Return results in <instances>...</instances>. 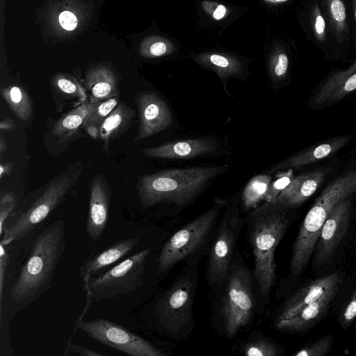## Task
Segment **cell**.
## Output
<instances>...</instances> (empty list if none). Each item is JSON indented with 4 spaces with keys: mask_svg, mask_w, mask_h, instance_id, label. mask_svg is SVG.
<instances>
[{
    "mask_svg": "<svg viewBox=\"0 0 356 356\" xmlns=\"http://www.w3.org/2000/svg\"><path fill=\"white\" fill-rule=\"evenodd\" d=\"M66 225L56 220L38 231L32 238L10 291V298L26 306L46 291L65 248Z\"/></svg>",
    "mask_w": 356,
    "mask_h": 356,
    "instance_id": "6da1fadb",
    "label": "cell"
},
{
    "mask_svg": "<svg viewBox=\"0 0 356 356\" xmlns=\"http://www.w3.org/2000/svg\"><path fill=\"white\" fill-rule=\"evenodd\" d=\"M290 208L265 202L247 218L254 257V275L260 293L267 296L276 277L275 250L289 225Z\"/></svg>",
    "mask_w": 356,
    "mask_h": 356,
    "instance_id": "7a4b0ae2",
    "label": "cell"
},
{
    "mask_svg": "<svg viewBox=\"0 0 356 356\" xmlns=\"http://www.w3.org/2000/svg\"><path fill=\"white\" fill-rule=\"evenodd\" d=\"M227 170L225 166H205L170 169L144 175L136 184L143 207L159 203L181 206L191 202L214 178Z\"/></svg>",
    "mask_w": 356,
    "mask_h": 356,
    "instance_id": "3957f363",
    "label": "cell"
},
{
    "mask_svg": "<svg viewBox=\"0 0 356 356\" xmlns=\"http://www.w3.org/2000/svg\"><path fill=\"white\" fill-rule=\"evenodd\" d=\"M83 165L75 163L54 177L43 193L31 203L15 208L0 234L1 243L6 246L35 231L64 201L70 189L78 181Z\"/></svg>",
    "mask_w": 356,
    "mask_h": 356,
    "instance_id": "277c9868",
    "label": "cell"
},
{
    "mask_svg": "<svg viewBox=\"0 0 356 356\" xmlns=\"http://www.w3.org/2000/svg\"><path fill=\"white\" fill-rule=\"evenodd\" d=\"M151 248L143 249L89 280L84 290L95 301L109 300L140 289Z\"/></svg>",
    "mask_w": 356,
    "mask_h": 356,
    "instance_id": "5b68a950",
    "label": "cell"
},
{
    "mask_svg": "<svg viewBox=\"0 0 356 356\" xmlns=\"http://www.w3.org/2000/svg\"><path fill=\"white\" fill-rule=\"evenodd\" d=\"M226 278L220 315L226 334L232 337L249 323L254 298L250 273L245 266L234 261Z\"/></svg>",
    "mask_w": 356,
    "mask_h": 356,
    "instance_id": "8992f818",
    "label": "cell"
},
{
    "mask_svg": "<svg viewBox=\"0 0 356 356\" xmlns=\"http://www.w3.org/2000/svg\"><path fill=\"white\" fill-rule=\"evenodd\" d=\"M224 206L225 200L216 199L212 207L189 222L166 241L158 259L160 272L171 268L203 245Z\"/></svg>",
    "mask_w": 356,
    "mask_h": 356,
    "instance_id": "52a82bcc",
    "label": "cell"
},
{
    "mask_svg": "<svg viewBox=\"0 0 356 356\" xmlns=\"http://www.w3.org/2000/svg\"><path fill=\"white\" fill-rule=\"evenodd\" d=\"M238 200V197H234L227 204L210 250L207 278L211 286L223 282L231 266L234 248L243 226Z\"/></svg>",
    "mask_w": 356,
    "mask_h": 356,
    "instance_id": "ba28073f",
    "label": "cell"
},
{
    "mask_svg": "<svg viewBox=\"0 0 356 356\" xmlns=\"http://www.w3.org/2000/svg\"><path fill=\"white\" fill-rule=\"evenodd\" d=\"M80 329L98 342L131 356H163L152 343L126 327L103 318L76 322Z\"/></svg>",
    "mask_w": 356,
    "mask_h": 356,
    "instance_id": "9c48e42d",
    "label": "cell"
},
{
    "mask_svg": "<svg viewBox=\"0 0 356 356\" xmlns=\"http://www.w3.org/2000/svg\"><path fill=\"white\" fill-rule=\"evenodd\" d=\"M195 285L191 278H179L159 300L156 315L159 323L166 330L176 332L190 322Z\"/></svg>",
    "mask_w": 356,
    "mask_h": 356,
    "instance_id": "30bf717a",
    "label": "cell"
},
{
    "mask_svg": "<svg viewBox=\"0 0 356 356\" xmlns=\"http://www.w3.org/2000/svg\"><path fill=\"white\" fill-rule=\"evenodd\" d=\"M352 202L349 197L338 202L330 211L321 230L314 251V264L318 266L327 263L349 225Z\"/></svg>",
    "mask_w": 356,
    "mask_h": 356,
    "instance_id": "8fae6325",
    "label": "cell"
},
{
    "mask_svg": "<svg viewBox=\"0 0 356 356\" xmlns=\"http://www.w3.org/2000/svg\"><path fill=\"white\" fill-rule=\"evenodd\" d=\"M140 125L135 140L139 141L167 129L172 122L171 111L155 92L145 91L136 97Z\"/></svg>",
    "mask_w": 356,
    "mask_h": 356,
    "instance_id": "7c38bea8",
    "label": "cell"
},
{
    "mask_svg": "<svg viewBox=\"0 0 356 356\" xmlns=\"http://www.w3.org/2000/svg\"><path fill=\"white\" fill-rule=\"evenodd\" d=\"M190 57L202 67L214 72L225 81L234 77L243 79L248 72L249 58L234 52L211 49L193 52Z\"/></svg>",
    "mask_w": 356,
    "mask_h": 356,
    "instance_id": "4fadbf2b",
    "label": "cell"
},
{
    "mask_svg": "<svg viewBox=\"0 0 356 356\" xmlns=\"http://www.w3.org/2000/svg\"><path fill=\"white\" fill-rule=\"evenodd\" d=\"M111 192L105 179L97 175L91 181L90 202L86 229L94 243L98 242L104 232L108 218Z\"/></svg>",
    "mask_w": 356,
    "mask_h": 356,
    "instance_id": "5bb4252c",
    "label": "cell"
},
{
    "mask_svg": "<svg viewBox=\"0 0 356 356\" xmlns=\"http://www.w3.org/2000/svg\"><path fill=\"white\" fill-rule=\"evenodd\" d=\"M248 11V7L221 0H197L195 13L202 29L223 30Z\"/></svg>",
    "mask_w": 356,
    "mask_h": 356,
    "instance_id": "9a60e30c",
    "label": "cell"
},
{
    "mask_svg": "<svg viewBox=\"0 0 356 356\" xmlns=\"http://www.w3.org/2000/svg\"><path fill=\"white\" fill-rule=\"evenodd\" d=\"M340 284L336 285L315 302L301 308L293 315L277 321V329L289 332H302L314 326L326 313Z\"/></svg>",
    "mask_w": 356,
    "mask_h": 356,
    "instance_id": "2e32d148",
    "label": "cell"
},
{
    "mask_svg": "<svg viewBox=\"0 0 356 356\" xmlns=\"http://www.w3.org/2000/svg\"><path fill=\"white\" fill-rule=\"evenodd\" d=\"M327 170H315L291 179L289 184L269 202L292 208L300 205L312 196L323 182Z\"/></svg>",
    "mask_w": 356,
    "mask_h": 356,
    "instance_id": "e0dca14e",
    "label": "cell"
},
{
    "mask_svg": "<svg viewBox=\"0 0 356 356\" xmlns=\"http://www.w3.org/2000/svg\"><path fill=\"white\" fill-rule=\"evenodd\" d=\"M216 141L209 138H196L171 142L142 150L144 155L159 159H186L214 152Z\"/></svg>",
    "mask_w": 356,
    "mask_h": 356,
    "instance_id": "ac0fdd59",
    "label": "cell"
},
{
    "mask_svg": "<svg viewBox=\"0 0 356 356\" xmlns=\"http://www.w3.org/2000/svg\"><path fill=\"white\" fill-rule=\"evenodd\" d=\"M356 90V60L346 70L331 74L323 83L312 101L314 108L326 106Z\"/></svg>",
    "mask_w": 356,
    "mask_h": 356,
    "instance_id": "d6986e66",
    "label": "cell"
},
{
    "mask_svg": "<svg viewBox=\"0 0 356 356\" xmlns=\"http://www.w3.org/2000/svg\"><path fill=\"white\" fill-rule=\"evenodd\" d=\"M341 284V277L334 273L315 280L291 296L284 304L276 321L287 318L301 308L315 302L332 287Z\"/></svg>",
    "mask_w": 356,
    "mask_h": 356,
    "instance_id": "ffe728a7",
    "label": "cell"
},
{
    "mask_svg": "<svg viewBox=\"0 0 356 356\" xmlns=\"http://www.w3.org/2000/svg\"><path fill=\"white\" fill-rule=\"evenodd\" d=\"M139 237L122 239L103 251L90 257L78 269L83 284L89 280L127 256L138 243Z\"/></svg>",
    "mask_w": 356,
    "mask_h": 356,
    "instance_id": "44dd1931",
    "label": "cell"
},
{
    "mask_svg": "<svg viewBox=\"0 0 356 356\" xmlns=\"http://www.w3.org/2000/svg\"><path fill=\"white\" fill-rule=\"evenodd\" d=\"M350 140V137L347 136L332 138L291 156L273 165L270 170L274 172L286 168H298L314 163L335 154L346 145Z\"/></svg>",
    "mask_w": 356,
    "mask_h": 356,
    "instance_id": "7402d4cb",
    "label": "cell"
},
{
    "mask_svg": "<svg viewBox=\"0 0 356 356\" xmlns=\"http://www.w3.org/2000/svg\"><path fill=\"white\" fill-rule=\"evenodd\" d=\"M135 112L125 103H120L110 113L102 124L98 138L104 143V147L122 136L131 126Z\"/></svg>",
    "mask_w": 356,
    "mask_h": 356,
    "instance_id": "603a6c76",
    "label": "cell"
},
{
    "mask_svg": "<svg viewBox=\"0 0 356 356\" xmlns=\"http://www.w3.org/2000/svg\"><path fill=\"white\" fill-rule=\"evenodd\" d=\"M86 86L90 92V102L94 103L117 97L118 89L112 72L105 68L91 70L87 75Z\"/></svg>",
    "mask_w": 356,
    "mask_h": 356,
    "instance_id": "cb8c5ba5",
    "label": "cell"
},
{
    "mask_svg": "<svg viewBox=\"0 0 356 356\" xmlns=\"http://www.w3.org/2000/svg\"><path fill=\"white\" fill-rule=\"evenodd\" d=\"M90 102H84L63 115L54 125L52 134L63 140L76 133L89 112Z\"/></svg>",
    "mask_w": 356,
    "mask_h": 356,
    "instance_id": "d4e9b609",
    "label": "cell"
},
{
    "mask_svg": "<svg viewBox=\"0 0 356 356\" xmlns=\"http://www.w3.org/2000/svg\"><path fill=\"white\" fill-rule=\"evenodd\" d=\"M118 104L119 100L116 97L97 102H90L89 112L83 127L92 138H98L102 124Z\"/></svg>",
    "mask_w": 356,
    "mask_h": 356,
    "instance_id": "484cf974",
    "label": "cell"
},
{
    "mask_svg": "<svg viewBox=\"0 0 356 356\" xmlns=\"http://www.w3.org/2000/svg\"><path fill=\"white\" fill-rule=\"evenodd\" d=\"M266 58L270 77L275 81L284 79L289 70V58L282 43L273 40L266 48Z\"/></svg>",
    "mask_w": 356,
    "mask_h": 356,
    "instance_id": "4316f807",
    "label": "cell"
},
{
    "mask_svg": "<svg viewBox=\"0 0 356 356\" xmlns=\"http://www.w3.org/2000/svg\"><path fill=\"white\" fill-rule=\"evenodd\" d=\"M2 96L14 113L22 121L28 122L33 107L26 91L18 86H10L2 90Z\"/></svg>",
    "mask_w": 356,
    "mask_h": 356,
    "instance_id": "83f0119b",
    "label": "cell"
},
{
    "mask_svg": "<svg viewBox=\"0 0 356 356\" xmlns=\"http://www.w3.org/2000/svg\"><path fill=\"white\" fill-rule=\"evenodd\" d=\"M325 7L330 29L339 43L348 39L349 29L346 6L343 0H325Z\"/></svg>",
    "mask_w": 356,
    "mask_h": 356,
    "instance_id": "f1b7e54d",
    "label": "cell"
},
{
    "mask_svg": "<svg viewBox=\"0 0 356 356\" xmlns=\"http://www.w3.org/2000/svg\"><path fill=\"white\" fill-rule=\"evenodd\" d=\"M271 178L268 175H259L252 178L241 195V207L245 211L254 209L264 197Z\"/></svg>",
    "mask_w": 356,
    "mask_h": 356,
    "instance_id": "f546056e",
    "label": "cell"
},
{
    "mask_svg": "<svg viewBox=\"0 0 356 356\" xmlns=\"http://www.w3.org/2000/svg\"><path fill=\"white\" fill-rule=\"evenodd\" d=\"M56 90L71 98H76L83 102H86L87 94L86 90L73 77L58 76L54 81Z\"/></svg>",
    "mask_w": 356,
    "mask_h": 356,
    "instance_id": "4dcf8cb0",
    "label": "cell"
},
{
    "mask_svg": "<svg viewBox=\"0 0 356 356\" xmlns=\"http://www.w3.org/2000/svg\"><path fill=\"white\" fill-rule=\"evenodd\" d=\"M243 352L247 356H275L279 354V349L273 341L260 338L247 343Z\"/></svg>",
    "mask_w": 356,
    "mask_h": 356,
    "instance_id": "1f68e13d",
    "label": "cell"
},
{
    "mask_svg": "<svg viewBox=\"0 0 356 356\" xmlns=\"http://www.w3.org/2000/svg\"><path fill=\"white\" fill-rule=\"evenodd\" d=\"M332 339L330 335L323 337L316 341L306 345L296 353V356H323L328 353Z\"/></svg>",
    "mask_w": 356,
    "mask_h": 356,
    "instance_id": "d6a6232c",
    "label": "cell"
},
{
    "mask_svg": "<svg viewBox=\"0 0 356 356\" xmlns=\"http://www.w3.org/2000/svg\"><path fill=\"white\" fill-rule=\"evenodd\" d=\"M312 29L316 40L323 42L326 38L325 21L318 3L314 2L309 13Z\"/></svg>",
    "mask_w": 356,
    "mask_h": 356,
    "instance_id": "836d02e7",
    "label": "cell"
},
{
    "mask_svg": "<svg viewBox=\"0 0 356 356\" xmlns=\"http://www.w3.org/2000/svg\"><path fill=\"white\" fill-rule=\"evenodd\" d=\"M17 198L12 192H4L0 197V234L3 232L5 223L17 207Z\"/></svg>",
    "mask_w": 356,
    "mask_h": 356,
    "instance_id": "e575fe53",
    "label": "cell"
},
{
    "mask_svg": "<svg viewBox=\"0 0 356 356\" xmlns=\"http://www.w3.org/2000/svg\"><path fill=\"white\" fill-rule=\"evenodd\" d=\"M356 317V289L354 291L350 301L346 305L339 317V323L346 328Z\"/></svg>",
    "mask_w": 356,
    "mask_h": 356,
    "instance_id": "d590c367",
    "label": "cell"
},
{
    "mask_svg": "<svg viewBox=\"0 0 356 356\" xmlns=\"http://www.w3.org/2000/svg\"><path fill=\"white\" fill-rule=\"evenodd\" d=\"M291 180V176L288 174L282 176L273 183L270 182L264 197L265 202H269L277 197L289 184Z\"/></svg>",
    "mask_w": 356,
    "mask_h": 356,
    "instance_id": "8d00e7d4",
    "label": "cell"
},
{
    "mask_svg": "<svg viewBox=\"0 0 356 356\" xmlns=\"http://www.w3.org/2000/svg\"><path fill=\"white\" fill-rule=\"evenodd\" d=\"M6 245L0 243V312L2 315V298L6 272L8 263V254Z\"/></svg>",
    "mask_w": 356,
    "mask_h": 356,
    "instance_id": "74e56055",
    "label": "cell"
},
{
    "mask_svg": "<svg viewBox=\"0 0 356 356\" xmlns=\"http://www.w3.org/2000/svg\"><path fill=\"white\" fill-rule=\"evenodd\" d=\"M71 353L76 354L82 356H102L104 354L95 351L91 349H88L86 347L81 346L78 344H75L72 342L70 339L67 343L66 348L65 349L64 355H68Z\"/></svg>",
    "mask_w": 356,
    "mask_h": 356,
    "instance_id": "f35d334b",
    "label": "cell"
},
{
    "mask_svg": "<svg viewBox=\"0 0 356 356\" xmlns=\"http://www.w3.org/2000/svg\"><path fill=\"white\" fill-rule=\"evenodd\" d=\"M59 22L61 26L67 31L74 30L78 24L76 17L70 11H63L60 14Z\"/></svg>",
    "mask_w": 356,
    "mask_h": 356,
    "instance_id": "ab89813d",
    "label": "cell"
},
{
    "mask_svg": "<svg viewBox=\"0 0 356 356\" xmlns=\"http://www.w3.org/2000/svg\"><path fill=\"white\" fill-rule=\"evenodd\" d=\"M260 6H261L266 10H272L277 8L289 0H258Z\"/></svg>",
    "mask_w": 356,
    "mask_h": 356,
    "instance_id": "60d3db41",
    "label": "cell"
},
{
    "mask_svg": "<svg viewBox=\"0 0 356 356\" xmlns=\"http://www.w3.org/2000/svg\"><path fill=\"white\" fill-rule=\"evenodd\" d=\"M15 127L14 120L10 118L3 120L0 122V129L3 131H12Z\"/></svg>",
    "mask_w": 356,
    "mask_h": 356,
    "instance_id": "b9f144b4",
    "label": "cell"
},
{
    "mask_svg": "<svg viewBox=\"0 0 356 356\" xmlns=\"http://www.w3.org/2000/svg\"><path fill=\"white\" fill-rule=\"evenodd\" d=\"M13 168V163H1L0 164V178L3 179V177L9 175Z\"/></svg>",
    "mask_w": 356,
    "mask_h": 356,
    "instance_id": "7bdbcfd3",
    "label": "cell"
},
{
    "mask_svg": "<svg viewBox=\"0 0 356 356\" xmlns=\"http://www.w3.org/2000/svg\"><path fill=\"white\" fill-rule=\"evenodd\" d=\"M6 148H7L6 140L3 138V136H1V137H0V155H1V156H3V153L6 150Z\"/></svg>",
    "mask_w": 356,
    "mask_h": 356,
    "instance_id": "ee69618b",
    "label": "cell"
},
{
    "mask_svg": "<svg viewBox=\"0 0 356 356\" xmlns=\"http://www.w3.org/2000/svg\"><path fill=\"white\" fill-rule=\"evenodd\" d=\"M352 1H353V12H354V15H355V22H356V0H352Z\"/></svg>",
    "mask_w": 356,
    "mask_h": 356,
    "instance_id": "f6af8a7d",
    "label": "cell"
}]
</instances>
